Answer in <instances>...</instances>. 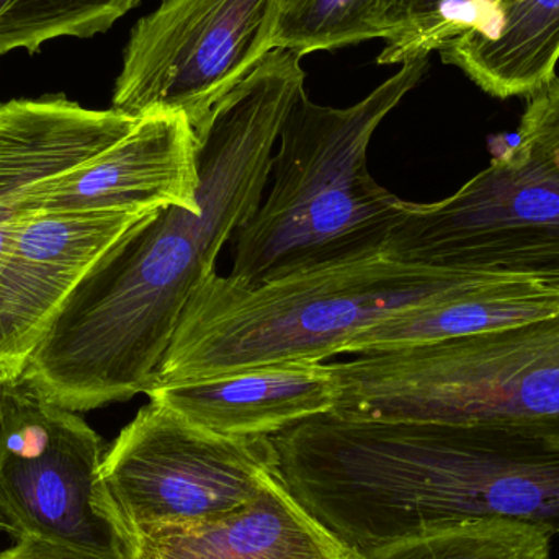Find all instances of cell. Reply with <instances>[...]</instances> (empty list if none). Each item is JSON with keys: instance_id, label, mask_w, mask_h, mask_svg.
Masks as SVG:
<instances>
[{"instance_id": "obj_1", "label": "cell", "mask_w": 559, "mask_h": 559, "mask_svg": "<svg viewBox=\"0 0 559 559\" xmlns=\"http://www.w3.org/2000/svg\"><path fill=\"white\" fill-rule=\"evenodd\" d=\"M301 56L274 49L197 131L200 212L134 226L66 299L22 380L72 413L153 386L193 292L262 203L283 123L306 91Z\"/></svg>"}, {"instance_id": "obj_2", "label": "cell", "mask_w": 559, "mask_h": 559, "mask_svg": "<svg viewBox=\"0 0 559 559\" xmlns=\"http://www.w3.org/2000/svg\"><path fill=\"white\" fill-rule=\"evenodd\" d=\"M271 440L289 495L358 558L468 519L559 535V449L544 440L331 413Z\"/></svg>"}, {"instance_id": "obj_3", "label": "cell", "mask_w": 559, "mask_h": 559, "mask_svg": "<svg viewBox=\"0 0 559 559\" xmlns=\"http://www.w3.org/2000/svg\"><path fill=\"white\" fill-rule=\"evenodd\" d=\"M532 275L557 274L445 271L384 254L259 285L213 272L187 302L151 388L337 357L355 335L404 309Z\"/></svg>"}, {"instance_id": "obj_4", "label": "cell", "mask_w": 559, "mask_h": 559, "mask_svg": "<svg viewBox=\"0 0 559 559\" xmlns=\"http://www.w3.org/2000/svg\"><path fill=\"white\" fill-rule=\"evenodd\" d=\"M429 56L345 108L314 104L306 91L280 131L267 200L235 236L229 277L259 285L383 254L404 200L367 169V150L381 121L419 84Z\"/></svg>"}, {"instance_id": "obj_5", "label": "cell", "mask_w": 559, "mask_h": 559, "mask_svg": "<svg viewBox=\"0 0 559 559\" xmlns=\"http://www.w3.org/2000/svg\"><path fill=\"white\" fill-rule=\"evenodd\" d=\"M331 367L342 419L479 427L559 449V314Z\"/></svg>"}, {"instance_id": "obj_6", "label": "cell", "mask_w": 559, "mask_h": 559, "mask_svg": "<svg viewBox=\"0 0 559 559\" xmlns=\"http://www.w3.org/2000/svg\"><path fill=\"white\" fill-rule=\"evenodd\" d=\"M275 476L269 437L218 436L150 400L105 452L97 502L127 542L228 518Z\"/></svg>"}, {"instance_id": "obj_7", "label": "cell", "mask_w": 559, "mask_h": 559, "mask_svg": "<svg viewBox=\"0 0 559 559\" xmlns=\"http://www.w3.org/2000/svg\"><path fill=\"white\" fill-rule=\"evenodd\" d=\"M401 264L559 274V170L518 143L449 199L403 202L383 246Z\"/></svg>"}, {"instance_id": "obj_8", "label": "cell", "mask_w": 559, "mask_h": 559, "mask_svg": "<svg viewBox=\"0 0 559 559\" xmlns=\"http://www.w3.org/2000/svg\"><path fill=\"white\" fill-rule=\"evenodd\" d=\"M105 445L79 416L20 378L0 383V524L87 559H124L123 537L98 508Z\"/></svg>"}, {"instance_id": "obj_9", "label": "cell", "mask_w": 559, "mask_h": 559, "mask_svg": "<svg viewBox=\"0 0 559 559\" xmlns=\"http://www.w3.org/2000/svg\"><path fill=\"white\" fill-rule=\"evenodd\" d=\"M285 0H163L138 20L111 108L180 114L193 131L274 51Z\"/></svg>"}, {"instance_id": "obj_10", "label": "cell", "mask_w": 559, "mask_h": 559, "mask_svg": "<svg viewBox=\"0 0 559 559\" xmlns=\"http://www.w3.org/2000/svg\"><path fill=\"white\" fill-rule=\"evenodd\" d=\"M153 213H16L0 259V383L23 377L75 286Z\"/></svg>"}, {"instance_id": "obj_11", "label": "cell", "mask_w": 559, "mask_h": 559, "mask_svg": "<svg viewBox=\"0 0 559 559\" xmlns=\"http://www.w3.org/2000/svg\"><path fill=\"white\" fill-rule=\"evenodd\" d=\"M197 138L180 114L140 118L108 150L23 190L15 213L200 212Z\"/></svg>"}, {"instance_id": "obj_12", "label": "cell", "mask_w": 559, "mask_h": 559, "mask_svg": "<svg viewBox=\"0 0 559 559\" xmlns=\"http://www.w3.org/2000/svg\"><path fill=\"white\" fill-rule=\"evenodd\" d=\"M147 396L187 423L225 437L265 439L334 411L331 364H283L151 388Z\"/></svg>"}, {"instance_id": "obj_13", "label": "cell", "mask_w": 559, "mask_h": 559, "mask_svg": "<svg viewBox=\"0 0 559 559\" xmlns=\"http://www.w3.org/2000/svg\"><path fill=\"white\" fill-rule=\"evenodd\" d=\"M138 121L114 108L91 110L62 94L0 104V259L15 225L16 195L114 146Z\"/></svg>"}, {"instance_id": "obj_14", "label": "cell", "mask_w": 559, "mask_h": 559, "mask_svg": "<svg viewBox=\"0 0 559 559\" xmlns=\"http://www.w3.org/2000/svg\"><path fill=\"white\" fill-rule=\"evenodd\" d=\"M124 547V559H360L289 495L278 475L242 511L134 535Z\"/></svg>"}, {"instance_id": "obj_15", "label": "cell", "mask_w": 559, "mask_h": 559, "mask_svg": "<svg viewBox=\"0 0 559 559\" xmlns=\"http://www.w3.org/2000/svg\"><path fill=\"white\" fill-rule=\"evenodd\" d=\"M440 55L492 97H531L557 78L559 0H499Z\"/></svg>"}, {"instance_id": "obj_16", "label": "cell", "mask_w": 559, "mask_h": 559, "mask_svg": "<svg viewBox=\"0 0 559 559\" xmlns=\"http://www.w3.org/2000/svg\"><path fill=\"white\" fill-rule=\"evenodd\" d=\"M551 538L538 525L468 519L360 559H551Z\"/></svg>"}, {"instance_id": "obj_17", "label": "cell", "mask_w": 559, "mask_h": 559, "mask_svg": "<svg viewBox=\"0 0 559 559\" xmlns=\"http://www.w3.org/2000/svg\"><path fill=\"white\" fill-rule=\"evenodd\" d=\"M140 0H0V56L35 55L56 38H92L108 32Z\"/></svg>"}, {"instance_id": "obj_18", "label": "cell", "mask_w": 559, "mask_h": 559, "mask_svg": "<svg viewBox=\"0 0 559 559\" xmlns=\"http://www.w3.org/2000/svg\"><path fill=\"white\" fill-rule=\"evenodd\" d=\"M386 0H285L275 48L298 56L386 38Z\"/></svg>"}, {"instance_id": "obj_19", "label": "cell", "mask_w": 559, "mask_h": 559, "mask_svg": "<svg viewBox=\"0 0 559 559\" xmlns=\"http://www.w3.org/2000/svg\"><path fill=\"white\" fill-rule=\"evenodd\" d=\"M499 0H386V46L380 64H403L440 51L475 28Z\"/></svg>"}, {"instance_id": "obj_20", "label": "cell", "mask_w": 559, "mask_h": 559, "mask_svg": "<svg viewBox=\"0 0 559 559\" xmlns=\"http://www.w3.org/2000/svg\"><path fill=\"white\" fill-rule=\"evenodd\" d=\"M527 98L515 143L559 170V79Z\"/></svg>"}, {"instance_id": "obj_21", "label": "cell", "mask_w": 559, "mask_h": 559, "mask_svg": "<svg viewBox=\"0 0 559 559\" xmlns=\"http://www.w3.org/2000/svg\"><path fill=\"white\" fill-rule=\"evenodd\" d=\"M0 559H87L64 548L36 540H15L9 550L0 551Z\"/></svg>"}, {"instance_id": "obj_22", "label": "cell", "mask_w": 559, "mask_h": 559, "mask_svg": "<svg viewBox=\"0 0 559 559\" xmlns=\"http://www.w3.org/2000/svg\"><path fill=\"white\" fill-rule=\"evenodd\" d=\"M0 532H3V527H2V524H0Z\"/></svg>"}]
</instances>
